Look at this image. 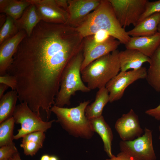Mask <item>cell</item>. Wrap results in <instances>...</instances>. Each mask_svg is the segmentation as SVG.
I'll list each match as a JSON object with an SVG mask.
<instances>
[{
  "mask_svg": "<svg viewBox=\"0 0 160 160\" xmlns=\"http://www.w3.org/2000/svg\"><path fill=\"white\" fill-rule=\"evenodd\" d=\"M83 40L75 28L41 21L20 43L7 71L16 79L19 97L35 105L54 104L63 72Z\"/></svg>",
  "mask_w": 160,
  "mask_h": 160,
  "instance_id": "1",
  "label": "cell"
},
{
  "mask_svg": "<svg viewBox=\"0 0 160 160\" xmlns=\"http://www.w3.org/2000/svg\"><path fill=\"white\" fill-rule=\"evenodd\" d=\"M75 28L83 38L100 31H105L125 45L131 37L119 24L109 0H101L97 8Z\"/></svg>",
  "mask_w": 160,
  "mask_h": 160,
  "instance_id": "2",
  "label": "cell"
},
{
  "mask_svg": "<svg viewBox=\"0 0 160 160\" xmlns=\"http://www.w3.org/2000/svg\"><path fill=\"white\" fill-rule=\"evenodd\" d=\"M116 49L92 62L81 71L84 82L91 90L105 87L120 70Z\"/></svg>",
  "mask_w": 160,
  "mask_h": 160,
  "instance_id": "3",
  "label": "cell"
},
{
  "mask_svg": "<svg viewBox=\"0 0 160 160\" xmlns=\"http://www.w3.org/2000/svg\"><path fill=\"white\" fill-rule=\"evenodd\" d=\"M89 100L81 102L77 106L67 108L52 106V112L56 116L57 122L68 133L75 137L89 139L94 134L85 110Z\"/></svg>",
  "mask_w": 160,
  "mask_h": 160,
  "instance_id": "4",
  "label": "cell"
},
{
  "mask_svg": "<svg viewBox=\"0 0 160 160\" xmlns=\"http://www.w3.org/2000/svg\"><path fill=\"white\" fill-rule=\"evenodd\" d=\"M83 59L82 50L67 65L62 75L60 89L54 105L61 107L65 105H69L71 96L76 92H87L91 90L84 84L80 75Z\"/></svg>",
  "mask_w": 160,
  "mask_h": 160,
  "instance_id": "5",
  "label": "cell"
},
{
  "mask_svg": "<svg viewBox=\"0 0 160 160\" xmlns=\"http://www.w3.org/2000/svg\"><path fill=\"white\" fill-rule=\"evenodd\" d=\"M13 116L15 123L20 124L21 125V128L17 130V134L14 136L15 140L22 138L35 132H46L51 128L54 122H57L55 120L47 122L43 121L24 103L17 105Z\"/></svg>",
  "mask_w": 160,
  "mask_h": 160,
  "instance_id": "6",
  "label": "cell"
},
{
  "mask_svg": "<svg viewBox=\"0 0 160 160\" xmlns=\"http://www.w3.org/2000/svg\"><path fill=\"white\" fill-rule=\"evenodd\" d=\"M121 26H135L144 11L147 0H109Z\"/></svg>",
  "mask_w": 160,
  "mask_h": 160,
  "instance_id": "7",
  "label": "cell"
},
{
  "mask_svg": "<svg viewBox=\"0 0 160 160\" xmlns=\"http://www.w3.org/2000/svg\"><path fill=\"white\" fill-rule=\"evenodd\" d=\"M152 131L145 128L142 136L131 141L121 140V151L131 157L133 160H156L153 144Z\"/></svg>",
  "mask_w": 160,
  "mask_h": 160,
  "instance_id": "8",
  "label": "cell"
},
{
  "mask_svg": "<svg viewBox=\"0 0 160 160\" xmlns=\"http://www.w3.org/2000/svg\"><path fill=\"white\" fill-rule=\"evenodd\" d=\"M147 69L142 67L137 70H132L119 73L106 84L109 93V102L120 99L127 88L135 81L145 79Z\"/></svg>",
  "mask_w": 160,
  "mask_h": 160,
  "instance_id": "9",
  "label": "cell"
},
{
  "mask_svg": "<svg viewBox=\"0 0 160 160\" xmlns=\"http://www.w3.org/2000/svg\"><path fill=\"white\" fill-rule=\"evenodd\" d=\"M36 7L41 21L54 24H66L68 12L60 8L55 0H28Z\"/></svg>",
  "mask_w": 160,
  "mask_h": 160,
  "instance_id": "10",
  "label": "cell"
},
{
  "mask_svg": "<svg viewBox=\"0 0 160 160\" xmlns=\"http://www.w3.org/2000/svg\"><path fill=\"white\" fill-rule=\"evenodd\" d=\"M115 127L123 141L133 140L141 136L143 132L138 116L132 109L117 120Z\"/></svg>",
  "mask_w": 160,
  "mask_h": 160,
  "instance_id": "11",
  "label": "cell"
},
{
  "mask_svg": "<svg viewBox=\"0 0 160 160\" xmlns=\"http://www.w3.org/2000/svg\"><path fill=\"white\" fill-rule=\"evenodd\" d=\"M100 1L101 0H68L69 17L66 24L76 28L97 8Z\"/></svg>",
  "mask_w": 160,
  "mask_h": 160,
  "instance_id": "12",
  "label": "cell"
},
{
  "mask_svg": "<svg viewBox=\"0 0 160 160\" xmlns=\"http://www.w3.org/2000/svg\"><path fill=\"white\" fill-rule=\"evenodd\" d=\"M27 36L24 30H20L15 36L5 40L0 44V76L7 73L12 62L13 56L19 45Z\"/></svg>",
  "mask_w": 160,
  "mask_h": 160,
  "instance_id": "13",
  "label": "cell"
},
{
  "mask_svg": "<svg viewBox=\"0 0 160 160\" xmlns=\"http://www.w3.org/2000/svg\"><path fill=\"white\" fill-rule=\"evenodd\" d=\"M120 42L111 36L105 41L87 47H83L84 59L81 71L95 60L117 49Z\"/></svg>",
  "mask_w": 160,
  "mask_h": 160,
  "instance_id": "14",
  "label": "cell"
},
{
  "mask_svg": "<svg viewBox=\"0 0 160 160\" xmlns=\"http://www.w3.org/2000/svg\"><path fill=\"white\" fill-rule=\"evenodd\" d=\"M160 45V33L150 36L131 37L125 44L126 49L137 50L150 57Z\"/></svg>",
  "mask_w": 160,
  "mask_h": 160,
  "instance_id": "15",
  "label": "cell"
},
{
  "mask_svg": "<svg viewBox=\"0 0 160 160\" xmlns=\"http://www.w3.org/2000/svg\"><path fill=\"white\" fill-rule=\"evenodd\" d=\"M120 70L125 72L130 69L135 70L142 67L145 63H149L150 58L138 51L126 49L119 52V55Z\"/></svg>",
  "mask_w": 160,
  "mask_h": 160,
  "instance_id": "16",
  "label": "cell"
},
{
  "mask_svg": "<svg viewBox=\"0 0 160 160\" xmlns=\"http://www.w3.org/2000/svg\"><path fill=\"white\" fill-rule=\"evenodd\" d=\"M89 120L92 131L97 133L101 138L105 151L110 158H112L114 155L111 151L113 134L111 128L102 115Z\"/></svg>",
  "mask_w": 160,
  "mask_h": 160,
  "instance_id": "17",
  "label": "cell"
},
{
  "mask_svg": "<svg viewBox=\"0 0 160 160\" xmlns=\"http://www.w3.org/2000/svg\"><path fill=\"white\" fill-rule=\"evenodd\" d=\"M160 23V12L155 13L139 22L132 29L127 31L132 37L150 36L158 32Z\"/></svg>",
  "mask_w": 160,
  "mask_h": 160,
  "instance_id": "18",
  "label": "cell"
},
{
  "mask_svg": "<svg viewBox=\"0 0 160 160\" xmlns=\"http://www.w3.org/2000/svg\"><path fill=\"white\" fill-rule=\"evenodd\" d=\"M41 21L35 5L31 4L25 10L21 17L15 20L19 31L24 30L29 36L37 25Z\"/></svg>",
  "mask_w": 160,
  "mask_h": 160,
  "instance_id": "19",
  "label": "cell"
},
{
  "mask_svg": "<svg viewBox=\"0 0 160 160\" xmlns=\"http://www.w3.org/2000/svg\"><path fill=\"white\" fill-rule=\"evenodd\" d=\"M150 58L145 79L153 88L160 92V45Z\"/></svg>",
  "mask_w": 160,
  "mask_h": 160,
  "instance_id": "20",
  "label": "cell"
},
{
  "mask_svg": "<svg viewBox=\"0 0 160 160\" xmlns=\"http://www.w3.org/2000/svg\"><path fill=\"white\" fill-rule=\"evenodd\" d=\"M108 102L109 93L105 87L99 89L95 101L86 107L85 114L87 117L90 119L102 116L103 109Z\"/></svg>",
  "mask_w": 160,
  "mask_h": 160,
  "instance_id": "21",
  "label": "cell"
},
{
  "mask_svg": "<svg viewBox=\"0 0 160 160\" xmlns=\"http://www.w3.org/2000/svg\"><path fill=\"white\" fill-rule=\"evenodd\" d=\"M31 3L28 0H0V12L15 20L19 19Z\"/></svg>",
  "mask_w": 160,
  "mask_h": 160,
  "instance_id": "22",
  "label": "cell"
},
{
  "mask_svg": "<svg viewBox=\"0 0 160 160\" xmlns=\"http://www.w3.org/2000/svg\"><path fill=\"white\" fill-rule=\"evenodd\" d=\"M18 99L17 91L12 90L0 98V123L13 116Z\"/></svg>",
  "mask_w": 160,
  "mask_h": 160,
  "instance_id": "23",
  "label": "cell"
},
{
  "mask_svg": "<svg viewBox=\"0 0 160 160\" xmlns=\"http://www.w3.org/2000/svg\"><path fill=\"white\" fill-rule=\"evenodd\" d=\"M15 123L13 116L0 123V147L9 145L13 142Z\"/></svg>",
  "mask_w": 160,
  "mask_h": 160,
  "instance_id": "24",
  "label": "cell"
},
{
  "mask_svg": "<svg viewBox=\"0 0 160 160\" xmlns=\"http://www.w3.org/2000/svg\"><path fill=\"white\" fill-rule=\"evenodd\" d=\"M19 31L15 20L7 15L6 21L0 28V45L5 40L15 36Z\"/></svg>",
  "mask_w": 160,
  "mask_h": 160,
  "instance_id": "25",
  "label": "cell"
},
{
  "mask_svg": "<svg viewBox=\"0 0 160 160\" xmlns=\"http://www.w3.org/2000/svg\"><path fill=\"white\" fill-rule=\"evenodd\" d=\"M160 12V0L153 1L148 0L144 11L141 15L138 23L155 13Z\"/></svg>",
  "mask_w": 160,
  "mask_h": 160,
  "instance_id": "26",
  "label": "cell"
},
{
  "mask_svg": "<svg viewBox=\"0 0 160 160\" xmlns=\"http://www.w3.org/2000/svg\"><path fill=\"white\" fill-rule=\"evenodd\" d=\"M45 137L44 132L41 131L35 132L23 137L22 143L30 141L38 143L43 146Z\"/></svg>",
  "mask_w": 160,
  "mask_h": 160,
  "instance_id": "27",
  "label": "cell"
},
{
  "mask_svg": "<svg viewBox=\"0 0 160 160\" xmlns=\"http://www.w3.org/2000/svg\"><path fill=\"white\" fill-rule=\"evenodd\" d=\"M18 151L14 142L0 148V160H9Z\"/></svg>",
  "mask_w": 160,
  "mask_h": 160,
  "instance_id": "28",
  "label": "cell"
},
{
  "mask_svg": "<svg viewBox=\"0 0 160 160\" xmlns=\"http://www.w3.org/2000/svg\"><path fill=\"white\" fill-rule=\"evenodd\" d=\"M20 146L23 149L25 154L33 156L35 155L43 146L37 143L29 141L22 143Z\"/></svg>",
  "mask_w": 160,
  "mask_h": 160,
  "instance_id": "29",
  "label": "cell"
},
{
  "mask_svg": "<svg viewBox=\"0 0 160 160\" xmlns=\"http://www.w3.org/2000/svg\"><path fill=\"white\" fill-rule=\"evenodd\" d=\"M0 83L7 85L10 87L12 90H16L17 84L16 79L7 73L0 76Z\"/></svg>",
  "mask_w": 160,
  "mask_h": 160,
  "instance_id": "30",
  "label": "cell"
},
{
  "mask_svg": "<svg viewBox=\"0 0 160 160\" xmlns=\"http://www.w3.org/2000/svg\"><path fill=\"white\" fill-rule=\"evenodd\" d=\"M145 113L154 117L156 119L160 121V104L156 108L146 110Z\"/></svg>",
  "mask_w": 160,
  "mask_h": 160,
  "instance_id": "31",
  "label": "cell"
},
{
  "mask_svg": "<svg viewBox=\"0 0 160 160\" xmlns=\"http://www.w3.org/2000/svg\"><path fill=\"white\" fill-rule=\"evenodd\" d=\"M106 160H133L132 158L126 153L121 151L116 156L110 159H106Z\"/></svg>",
  "mask_w": 160,
  "mask_h": 160,
  "instance_id": "32",
  "label": "cell"
},
{
  "mask_svg": "<svg viewBox=\"0 0 160 160\" xmlns=\"http://www.w3.org/2000/svg\"><path fill=\"white\" fill-rule=\"evenodd\" d=\"M55 1L60 8L68 12V0H55Z\"/></svg>",
  "mask_w": 160,
  "mask_h": 160,
  "instance_id": "33",
  "label": "cell"
},
{
  "mask_svg": "<svg viewBox=\"0 0 160 160\" xmlns=\"http://www.w3.org/2000/svg\"><path fill=\"white\" fill-rule=\"evenodd\" d=\"M9 87L7 85L3 84H0V98L4 95L5 91Z\"/></svg>",
  "mask_w": 160,
  "mask_h": 160,
  "instance_id": "34",
  "label": "cell"
},
{
  "mask_svg": "<svg viewBox=\"0 0 160 160\" xmlns=\"http://www.w3.org/2000/svg\"><path fill=\"white\" fill-rule=\"evenodd\" d=\"M7 17L6 15L1 14L0 16V26L1 27L6 21Z\"/></svg>",
  "mask_w": 160,
  "mask_h": 160,
  "instance_id": "35",
  "label": "cell"
},
{
  "mask_svg": "<svg viewBox=\"0 0 160 160\" xmlns=\"http://www.w3.org/2000/svg\"><path fill=\"white\" fill-rule=\"evenodd\" d=\"M9 160H23L20 158L18 152L15 154L9 159Z\"/></svg>",
  "mask_w": 160,
  "mask_h": 160,
  "instance_id": "36",
  "label": "cell"
},
{
  "mask_svg": "<svg viewBox=\"0 0 160 160\" xmlns=\"http://www.w3.org/2000/svg\"><path fill=\"white\" fill-rule=\"evenodd\" d=\"M50 156L47 154H45L42 155L40 160H49Z\"/></svg>",
  "mask_w": 160,
  "mask_h": 160,
  "instance_id": "37",
  "label": "cell"
},
{
  "mask_svg": "<svg viewBox=\"0 0 160 160\" xmlns=\"http://www.w3.org/2000/svg\"><path fill=\"white\" fill-rule=\"evenodd\" d=\"M49 160H59L57 156L55 155L50 156Z\"/></svg>",
  "mask_w": 160,
  "mask_h": 160,
  "instance_id": "38",
  "label": "cell"
},
{
  "mask_svg": "<svg viewBox=\"0 0 160 160\" xmlns=\"http://www.w3.org/2000/svg\"><path fill=\"white\" fill-rule=\"evenodd\" d=\"M158 32L160 33V23L158 26Z\"/></svg>",
  "mask_w": 160,
  "mask_h": 160,
  "instance_id": "39",
  "label": "cell"
},
{
  "mask_svg": "<svg viewBox=\"0 0 160 160\" xmlns=\"http://www.w3.org/2000/svg\"><path fill=\"white\" fill-rule=\"evenodd\" d=\"M159 132H160V126H159ZM159 139H160V135H159Z\"/></svg>",
  "mask_w": 160,
  "mask_h": 160,
  "instance_id": "40",
  "label": "cell"
},
{
  "mask_svg": "<svg viewBox=\"0 0 160 160\" xmlns=\"http://www.w3.org/2000/svg\"></svg>",
  "mask_w": 160,
  "mask_h": 160,
  "instance_id": "41",
  "label": "cell"
}]
</instances>
